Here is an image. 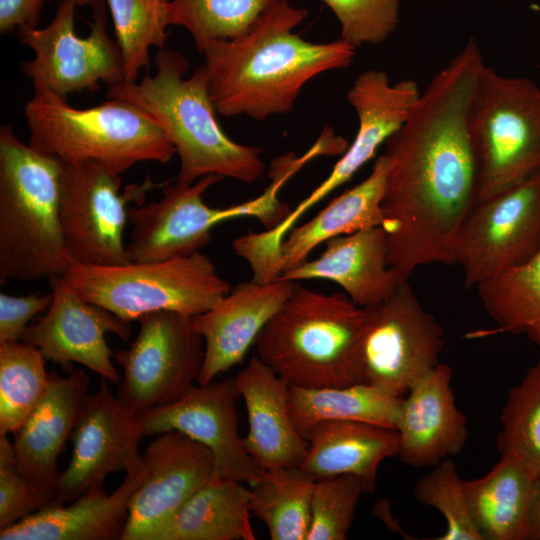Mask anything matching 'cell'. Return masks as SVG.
<instances>
[{
    "label": "cell",
    "mask_w": 540,
    "mask_h": 540,
    "mask_svg": "<svg viewBox=\"0 0 540 540\" xmlns=\"http://www.w3.org/2000/svg\"><path fill=\"white\" fill-rule=\"evenodd\" d=\"M307 16L306 9L280 0L244 33L204 48L203 67L218 114L258 121L285 114L308 81L353 62L356 47L341 38L313 43L294 33Z\"/></svg>",
    "instance_id": "6da1fadb"
},
{
    "label": "cell",
    "mask_w": 540,
    "mask_h": 540,
    "mask_svg": "<svg viewBox=\"0 0 540 540\" xmlns=\"http://www.w3.org/2000/svg\"><path fill=\"white\" fill-rule=\"evenodd\" d=\"M155 68L153 75H145L140 82L108 86L106 96L134 104L163 129L179 156L175 181L192 184L207 175L257 181L266 170L261 149L237 143L221 129L203 65L185 78L186 57L162 48Z\"/></svg>",
    "instance_id": "7a4b0ae2"
},
{
    "label": "cell",
    "mask_w": 540,
    "mask_h": 540,
    "mask_svg": "<svg viewBox=\"0 0 540 540\" xmlns=\"http://www.w3.org/2000/svg\"><path fill=\"white\" fill-rule=\"evenodd\" d=\"M62 162L0 128V278L34 281L73 263L60 221Z\"/></svg>",
    "instance_id": "3957f363"
},
{
    "label": "cell",
    "mask_w": 540,
    "mask_h": 540,
    "mask_svg": "<svg viewBox=\"0 0 540 540\" xmlns=\"http://www.w3.org/2000/svg\"><path fill=\"white\" fill-rule=\"evenodd\" d=\"M366 320L367 308L344 292H317L295 281L258 335L257 356L293 386L361 384L359 346Z\"/></svg>",
    "instance_id": "277c9868"
},
{
    "label": "cell",
    "mask_w": 540,
    "mask_h": 540,
    "mask_svg": "<svg viewBox=\"0 0 540 540\" xmlns=\"http://www.w3.org/2000/svg\"><path fill=\"white\" fill-rule=\"evenodd\" d=\"M24 115L29 145L62 162H93L121 175L138 163L165 164L176 154L158 123L127 101L108 98L79 109L65 97L34 90Z\"/></svg>",
    "instance_id": "5b68a950"
},
{
    "label": "cell",
    "mask_w": 540,
    "mask_h": 540,
    "mask_svg": "<svg viewBox=\"0 0 540 540\" xmlns=\"http://www.w3.org/2000/svg\"><path fill=\"white\" fill-rule=\"evenodd\" d=\"M62 276L85 300L129 322L156 311L194 317L231 290L200 251L120 265L72 263Z\"/></svg>",
    "instance_id": "8992f818"
},
{
    "label": "cell",
    "mask_w": 540,
    "mask_h": 540,
    "mask_svg": "<svg viewBox=\"0 0 540 540\" xmlns=\"http://www.w3.org/2000/svg\"><path fill=\"white\" fill-rule=\"evenodd\" d=\"M476 202L540 172V86L483 65L469 116Z\"/></svg>",
    "instance_id": "52a82bcc"
},
{
    "label": "cell",
    "mask_w": 540,
    "mask_h": 540,
    "mask_svg": "<svg viewBox=\"0 0 540 540\" xmlns=\"http://www.w3.org/2000/svg\"><path fill=\"white\" fill-rule=\"evenodd\" d=\"M269 176L271 182L261 195L222 208L210 207L203 199L204 193L223 179L220 176L207 175L192 184L167 182L158 201L129 207V262L166 260L200 251L209 243L217 224L234 218L255 217L266 229L274 228L291 212L279 199L280 189L290 176L281 171Z\"/></svg>",
    "instance_id": "ba28073f"
},
{
    "label": "cell",
    "mask_w": 540,
    "mask_h": 540,
    "mask_svg": "<svg viewBox=\"0 0 540 540\" xmlns=\"http://www.w3.org/2000/svg\"><path fill=\"white\" fill-rule=\"evenodd\" d=\"M76 4L63 0L48 25L20 27L17 37L33 51V58L20 63L34 90H46L65 97L85 90L95 92L100 83L124 82V67L117 41L107 32L106 0H93L89 34L75 31Z\"/></svg>",
    "instance_id": "9c48e42d"
},
{
    "label": "cell",
    "mask_w": 540,
    "mask_h": 540,
    "mask_svg": "<svg viewBox=\"0 0 540 540\" xmlns=\"http://www.w3.org/2000/svg\"><path fill=\"white\" fill-rule=\"evenodd\" d=\"M166 183H155L148 176L121 193L119 174L93 162H62L60 221L72 262L128 263L123 233L130 204L144 203L148 191Z\"/></svg>",
    "instance_id": "30bf717a"
},
{
    "label": "cell",
    "mask_w": 540,
    "mask_h": 540,
    "mask_svg": "<svg viewBox=\"0 0 540 540\" xmlns=\"http://www.w3.org/2000/svg\"><path fill=\"white\" fill-rule=\"evenodd\" d=\"M443 347L442 327L403 281L387 298L367 308L359 346L360 383L403 397L440 363Z\"/></svg>",
    "instance_id": "8fae6325"
},
{
    "label": "cell",
    "mask_w": 540,
    "mask_h": 540,
    "mask_svg": "<svg viewBox=\"0 0 540 540\" xmlns=\"http://www.w3.org/2000/svg\"><path fill=\"white\" fill-rule=\"evenodd\" d=\"M139 331L116 362L123 369L117 398L140 415L170 404L195 383L204 361V341L193 317L156 311L138 319Z\"/></svg>",
    "instance_id": "7c38bea8"
},
{
    "label": "cell",
    "mask_w": 540,
    "mask_h": 540,
    "mask_svg": "<svg viewBox=\"0 0 540 540\" xmlns=\"http://www.w3.org/2000/svg\"><path fill=\"white\" fill-rule=\"evenodd\" d=\"M539 252L540 172L476 202L451 245L465 288L520 266Z\"/></svg>",
    "instance_id": "4fadbf2b"
},
{
    "label": "cell",
    "mask_w": 540,
    "mask_h": 540,
    "mask_svg": "<svg viewBox=\"0 0 540 540\" xmlns=\"http://www.w3.org/2000/svg\"><path fill=\"white\" fill-rule=\"evenodd\" d=\"M108 382L101 377L97 390L82 403L70 437L72 459L60 473L53 503H71L103 487L109 474L126 472L142 459L139 443L145 435L140 418L112 394Z\"/></svg>",
    "instance_id": "5bb4252c"
},
{
    "label": "cell",
    "mask_w": 540,
    "mask_h": 540,
    "mask_svg": "<svg viewBox=\"0 0 540 540\" xmlns=\"http://www.w3.org/2000/svg\"><path fill=\"white\" fill-rule=\"evenodd\" d=\"M234 378L193 385L178 400L139 416L145 436L179 431L205 445L213 454L212 479H233L250 485L261 471L238 434Z\"/></svg>",
    "instance_id": "9a60e30c"
},
{
    "label": "cell",
    "mask_w": 540,
    "mask_h": 540,
    "mask_svg": "<svg viewBox=\"0 0 540 540\" xmlns=\"http://www.w3.org/2000/svg\"><path fill=\"white\" fill-rule=\"evenodd\" d=\"M49 284L52 302L36 323L28 325L21 340L38 348L46 360L62 367L76 362L119 384L105 335L114 333L127 341L130 322L85 300L61 275L49 278Z\"/></svg>",
    "instance_id": "2e32d148"
},
{
    "label": "cell",
    "mask_w": 540,
    "mask_h": 540,
    "mask_svg": "<svg viewBox=\"0 0 540 540\" xmlns=\"http://www.w3.org/2000/svg\"><path fill=\"white\" fill-rule=\"evenodd\" d=\"M142 457L146 475L130 500L122 540H149L214 474L210 449L175 430L158 434Z\"/></svg>",
    "instance_id": "e0dca14e"
},
{
    "label": "cell",
    "mask_w": 540,
    "mask_h": 540,
    "mask_svg": "<svg viewBox=\"0 0 540 540\" xmlns=\"http://www.w3.org/2000/svg\"><path fill=\"white\" fill-rule=\"evenodd\" d=\"M420 94L415 81L391 83L382 70L369 69L358 75L347 92V100L358 118L355 138L325 180L291 210L283 226L293 227L307 210L348 182L371 160L404 123Z\"/></svg>",
    "instance_id": "ac0fdd59"
},
{
    "label": "cell",
    "mask_w": 540,
    "mask_h": 540,
    "mask_svg": "<svg viewBox=\"0 0 540 540\" xmlns=\"http://www.w3.org/2000/svg\"><path fill=\"white\" fill-rule=\"evenodd\" d=\"M295 281L277 278L239 284L206 312L193 317L204 341V361L197 384L212 382L244 359L258 335L287 300Z\"/></svg>",
    "instance_id": "d6986e66"
},
{
    "label": "cell",
    "mask_w": 540,
    "mask_h": 540,
    "mask_svg": "<svg viewBox=\"0 0 540 540\" xmlns=\"http://www.w3.org/2000/svg\"><path fill=\"white\" fill-rule=\"evenodd\" d=\"M452 369L439 363L418 378L401 399L396 430L405 465L434 467L465 447L469 430L451 388Z\"/></svg>",
    "instance_id": "ffe728a7"
},
{
    "label": "cell",
    "mask_w": 540,
    "mask_h": 540,
    "mask_svg": "<svg viewBox=\"0 0 540 540\" xmlns=\"http://www.w3.org/2000/svg\"><path fill=\"white\" fill-rule=\"evenodd\" d=\"M90 380L82 369L61 376L50 371V385L39 405L14 432L17 463L34 485L52 503L56 499L59 476L57 460L75 427Z\"/></svg>",
    "instance_id": "44dd1931"
},
{
    "label": "cell",
    "mask_w": 540,
    "mask_h": 540,
    "mask_svg": "<svg viewBox=\"0 0 540 540\" xmlns=\"http://www.w3.org/2000/svg\"><path fill=\"white\" fill-rule=\"evenodd\" d=\"M145 475L142 457L111 494L99 487L68 505L52 503L1 529L0 540H122L130 500Z\"/></svg>",
    "instance_id": "7402d4cb"
},
{
    "label": "cell",
    "mask_w": 540,
    "mask_h": 540,
    "mask_svg": "<svg viewBox=\"0 0 540 540\" xmlns=\"http://www.w3.org/2000/svg\"><path fill=\"white\" fill-rule=\"evenodd\" d=\"M248 414L242 438L262 469L300 466L308 441L296 429L289 410L290 384L258 356L234 377Z\"/></svg>",
    "instance_id": "603a6c76"
},
{
    "label": "cell",
    "mask_w": 540,
    "mask_h": 540,
    "mask_svg": "<svg viewBox=\"0 0 540 540\" xmlns=\"http://www.w3.org/2000/svg\"><path fill=\"white\" fill-rule=\"evenodd\" d=\"M324 244L318 258L308 259L278 278L333 281L363 308L377 305L404 281L388 264L387 234L382 226L339 235Z\"/></svg>",
    "instance_id": "cb8c5ba5"
},
{
    "label": "cell",
    "mask_w": 540,
    "mask_h": 540,
    "mask_svg": "<svg viewBox=\"0 0 540 540\" xmlns=\"http://www.w3.org/2000/svg\"><path fill=\"white\" fill-rule=\"evenodd\" d=\"M300 468L316 481L341 475L360 479L364 492L376 489L380 464L398 456L396 429L356 420H329L315 425Z\"/></svg>",
    "instance_id": "d4e9b609"
},
{
    "label": "cell",
    "mask_w": 540,
    "mask_h": 540,
    "mask_svg": "<svg viewBox=\"0 0 540 540\" xmlns=\"http://www.w3.org/2000/svg\"><path fill=\"white\" fill-rule=\"evenodd\" d=\"M539 477L519 457L500 454L484 476L463 480L473 521L483 540H528Z\"/></svg>",
    "instance_id": "484cf974"
},
{
    "label": "cell",
    "mask_w": 540,
    "mask_h": 540,
    "mask_svg": "<svg viewBox=\"0 0 540 540\" xmlns=\"http://www.w3.org/2000/svg\"><path fill=\"white\" fill-rule=\"evenodd\" d=\"M388 169L389 158L383 153L364 180L335 197L308 222L293 227L280 245V275L306 262L317 246L331 238L382 226L381 203Z\"/></svg>",
    "instance_id": "4316f807"
},
{
    "label": "cell",
    "mask_w": 540,
    "mask_h": 540,
    "mask_svg": "<svg viewBox=\"0 0 540 540\" xmlns=\"http://www.w3.org/2000/svg\"><path fill=\"white\" fill-rule=\"evenodd\" d=\"M249 513L250 489L243 482L212 479L149 540H255Z\"/></svg>",
    "instance_id": "83f0119b"
},
{
    "label": "cell",
    "mask_w": 540,
    "mask_h": 540,
    "mask_svg": "<svg viewBox=\"0 0 540 540\" xmlns=\"http://www.w3.org/2000/svg\"><path fill=\"white\" fill-rule=\"evenodd\" d=\"M401 399L367 384L290 385L289 410L296 429L307 440L315 425L329 420L364 421L396 429Z\"/></svg>",
    "instance_id": "f1b7e54d"
},
{
    "label": "cell",
    "mask_w": 540,
    "mask_h": 540,
    "mask_svg": "<svg viewBox=\"0 0 540 540\" xmlns=\"http://www.w3.org/2000/svg\"><path fill=\"white\" fill-rule=\"evenodd\" d=\"M316 480L299 466L262 469L249 485L250 512L272 540H307Z\"/></svg>",
    "instance_id": "f546056e"
},
{
    "label": "cell",
    "mask_w": 540,
    "mask_h": 540,
    "mask_svg": "<svg viewBox=\"0 0 540 540\" xmlns=\"http://www.w3.org/2000/svg\"><path fill=\"white\" fill-rule=\"evenodd\" d=\"M476 289L501 331L525 334L540 350V252L528 262L481 282Z\"/></svg>",
    "instance_id": "4dcf8cb0"
},
{
    "label": "cell",
    "mask_w": 540,
    "mask_h": 540,
    "mask_svg": "<svg viewBox=\"0 0 540 540\" xmlns=\"http://www.w3.org/2000/svg\"><path fill=\"white\" fill-rule=\"evenodd\" d=\"M45 361L38 348L22 340L0 344V436L14 433L46 395Z\"/></svg>",
    "instance_id": "1f68e13d"
},
{
    "label": "cell",
    "mask_w": 540,
    "mask_h": 540,
    "mask_svg": "<svg viewBox=\"0 0 540 540\" xmlns=\"http://www.w3.org/2000/svg\"><path fill=\"white\" fill-rule=\"evenodd\" d=\"M121 51L124 82L137 81L149 66L152 47L162 49L167 41L170 0H106Z\"/></svg>",
    "instance_id": "d6a6232c"
},
{
    "label": "cell",
    "mask_w": 540,
    "mask_h": 540,
    "mask_svg": "<svg viewBox=\"0 0 540 540\" xmlns=\"http://www.w3.org/2000/svg\"><path fill=\"white\" fill-rule=\"evenodd\" d=\"M280 0H170L169 25L180 26L192 36L202 53L216 40L244 33Z\"/></svg>",
    "instance_id": "836d02e7"
},
{
    "label": "cell",
    "mask_w": 540,
    "mask_h": 540,
    "mask_svg": "<svg viewBox=\"0 0 540 540\" xmlns=\"http://www.w3.org/2000/svg\"><path fill=\"white\" fill-rule=\"evenodd\" d=\"M500 422L499 453L519 457L540 478V360L508 391Z\"/></svg>",
    "instance_id": "e575fe53"
},
{
    "label": "cell",
    "mask_w": 540,
    "mask_h": 540,
    "mask_svg": "<svg viewBox=\"0 0 540 540\" xmlns=\"http://www.w3.org/2000/svg\"><path fill=\"white\" fill-rule=\"evenodd\" d=\"M413 495L422 505L443 515L446 530L437 540H483L470 513L463 480L451 458L439 462L431 473L419 479Z\"/></svg>",
    "instance_id": "d590c367"
},
{
    "label": "cell",
    "mask_w": 540,
    "mask_h": 540,
    "mask_svg": "<svg viewBox=\"0 0 540 540\" xmlns=\"http://www.w3.org/2000/svg\"><path fill=\"white\" fill-rule=\"evenodd\" d=\"M363 492L362 482L353 475L316 481L307 540H345Z\"/></svg>",
    "instance_id": "8d00e7d4"
},
{
    "label": "cell",
    "mask_w": 540,
    "mask_h": 540,
    "mask_svg": "<svg viewBox=\"0 0 540 540\" xmlns=\"http://www.w3.org/2000/svg\"><path fill=\"white\" fill-rule=\"evenodd\" d=\"M336 16L341 39L359 47L378 45L396 30L401 0H322Z\"/></svg>",
    "instance_id": "74e56055"
},
{
    "label": "cell",
    "mask_w": 540,
    "mask_h": 540,
    "mask_svg": "<svg viewBox=\"0 0 540 540\" xmlns=\"http://www.w3.org/2000/svg\"><path fill=\"white\" fill-rule=\"evenodd\" d=\"M52 504L21 471L12 441L0 436V528H6Z\"/></svg>",
    "instance_id": "f35d334b"
},
{
    "label": "cell",
    "mask_w": 540,
    "mask_h": 540,
    "mask_svg": "<svg viewBox=\"0 0 540 540\" xmlns=\"http://www.w3.org/2000/svg\"><path fill=\"white\" fill-rule=\"evenodd\" d=\"M52 302L51 291L42 295L25 296L0 294V344L20 341L28 322L38 313L46 311Z\"/></svg>",
    "instance_id": "ab89813d"
},
{
    "label": "cell",
    "mask_w": 540,
    "mask_h": 540,
    "mask_svg": "<svg viewBox=\"0 0 540 540\" xmlns=\"http://www.w3.org/2000/svg\"><path fill=\"white\" fill-rule=\"evenodd\" d=\"M46 0H0V33L10 34L20 27H37Z\"/></svg>",
    "instance_id": "60d3db41"
},
{
    "label": "cell",
    "mask_w": 540,
    "mask_h": 540,
    "mask_svg": "<svg viewBox=\"0 0 540 540\" xmlns=\"http://www.w3.org/2000/svg\"><path fill=\"white\" fill-rule=\"evenodd\" d=\"M528 540H540V478L529 517Z\"/></svg>",
    "instance_id": "b9f144b4"
},
{
    "label": "cell",
    "mask_w": 540,
    "mask_h": 540,
    "mask_svg": "<svg viewBox=\"0 0 540 540\" xmlns=\"http://www.w3.org/2000/svg\"><path fill=\"white\" fill-rule=\"evenodd\" d=\"M73 2L76 5L84 6V5H90L93 0H69Z\"/></svg>",
    "instance_id": "7bdbcfd3"
}]
</instances>
